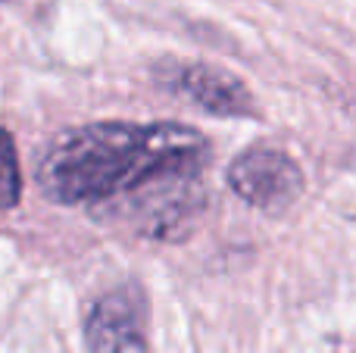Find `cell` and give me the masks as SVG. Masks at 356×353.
Returning <instances> with one entry per match:
<instances>
[{
	"label": "cell",
	"mask_w": 356,
	"mask_h": 353,
	"mask_svg": "<svg viewBox=\"0 0 356 353\" xmlns=\"http://www.w3.org/2000/svg\"><path fill=\"white\" fill-rule=\"evenodd\" d=\"M209 144L178 122H100L69 129L47 144L38 185L56 204H113L178 172H203Z\"/></svg>",
	"instance_id": "1"
},
{
	"label": "cell",
	"mask_w": 356,
	"mask_h": 353,
	"mask_svg": "<svg viewBox=\"0 0 356 353\" xmlns=\"http://www.w3.org/2000/svg\"><path fill=\"white\" fill-rule=\"evenodd\" d=\"M228 185L250 206L282 216L303 197V169L278 147H250L228 166Z\"/></svg>",
	"instance_id": "2"
},
{
	"label": "cell",
	"mask_w": 356,
	"mask_h": 353,
	"mask_svg": "<svg viewBox=\"0 0 356 353\" xmlns=\"http://www.w3.org/2000/svg\"><path fill=\"white\" fill-rule=\"evenodd\" d=\"M85 335L91 353H147L141 297L131 288L104 294L88 316Z\"/></svg>",
	"instance_id": "3"
},
{
	"label": "cell",
	"mask_w": 356,
	"mask_h": 353,
	"mask_svg": "<svg viewBox=\"0 0 356 353\" xmlns=\"http://www.w3.org/2000/svg\"><path fill=\"white\" fill-rule=\"evenodd\" d=\"M169 85L213 116H253V97L247 85L225 69L207 66V63L178 66Z\"/></svg>",
	"instance_id": "4"
},
{
	"label": "cell",
	"mask_w": 356,
	"mask_h": 353,
	"mask_svg": "<svg viewBox=\"0 0 356 353\" xmlns=\"http://www.w3.org/2000/svg\"><path fill=\"white\" fill-rule=\"evenodd\" d=\"M22 194V175H19L16 160V144H13L10 131L0 129V213L13 210Z\"/></svg>",
	"instance_id": "5"
}]
</instances>
